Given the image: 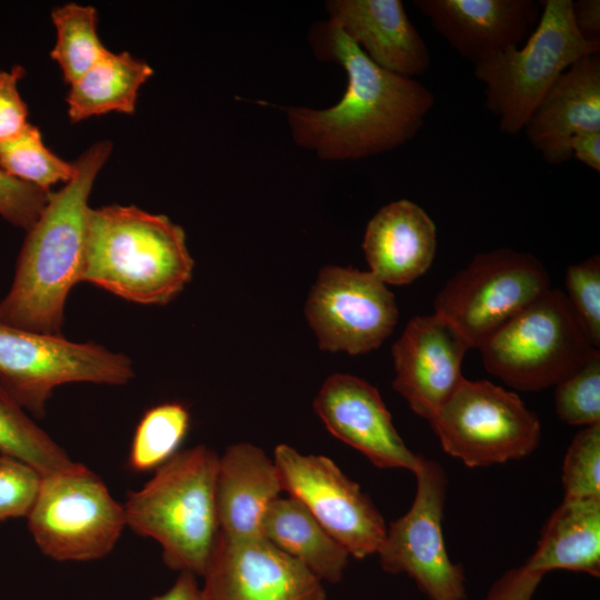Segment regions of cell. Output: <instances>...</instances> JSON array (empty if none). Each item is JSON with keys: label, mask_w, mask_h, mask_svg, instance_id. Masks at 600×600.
<instances>
[{"label": "cell", "mask_w": 600, "mask_h": 600, "mask_svg": "<svg viewBox=\"0 0 600 600\" xmlns=\"http://www.w3.org/2000/svg\"><path fill=\"white\" fill-rule=\"evenodd\" d=\"M261 534L321 581L339 582L350 554L297 499L278 497L268 507Z\"/></svg>", "instance_id": "603a6c76"}, {"label": "cell", "mask_w": 600, "mask_h": 600, "mask_svg": "<svg viewBox=\"0 0 600 600\" xmlns=\"http://www.w3.org/2000/svg\"><path fill=\"white\" fill-rule=\"evenodd\" d=\"M320 349L349 354L377 349L398 320L394 296L370 271L326 266L304 308Z\"/></svg>", "instance_id": "4fadbf2b"}, {"label": "cell", "mask_w": 600, "mask_h": 600, "mask_svg": "<svg viewBox=\"0 0 600 600\" xmlns=\"http://www.w3.org/2000/svg\"><path fill=\"white\" fill-rule=\"evenodd\" d=\"M183 229L134 206L90 208L82 281L131 302L164 304L192 276Z\"/></svg>", "instance_id": "3957f363"}, {"label": "cell", "mask_w": 600, "mask_h": 600, "mask_svg": "<svg viewBox=\"0 0 600 600\" xmlns=\"http://www.w3.org/2000/svg\"><path fill=\"white\" fill-rule=\"evenodd\" d=\"M202 577L206 600H327L322 581L263 536L219 532Z\"/></svg>", "instance_id": "5bb4252c"}, {"label": "cell", "mask_w": 600, "mask_h": 600, "mask_svg": "<svg viewBox=\"0 0 600 600\" xmlns=\"http://www.w3.org/2000/svg\"><path fill=\"white\" fill-rule=\"evenodd\" d=\"M131 360L94 342H73L0 321V382L26 410L43 417L53 390L64 383L123 384Z\"/></svg>", "instance_id": "9c48e42d"}, {"label": "cell", "mask_w": 600, "mask_h": 600, "mask_svg": "<svg viewBox=\"0 0 600 600\" xmlns=\"http://www.w3.org/2000/svg\"><path fill=\"white\" fill-rule=\"evenodd\" d=\"M571 14L579 33L588 41L600 42V1H572Z\"/></svg>", "instance_id": "d590c367"}, {"label": "cell", "mask_w": 600, "mask_h": 600, "mask_svg": "<svg viewBox=\"0 0 600 600\" xmlns=\"http://www.w3.org/2000/svg\"><path fill=\"white\" fill-rule=\"evenodd\" d=\"M362 249L370 272L402 286L422 276L437 250V228L417 203L401 199L382 207L368 222Z\"/></svg>", "instance_id": "ffe728a7"}, {"label": "cell", "mask_w": 600, "mask_h": 600, "mask_svg": "<svg viewBox=\"0 0 600 600\" xmlns=\"http://www.w3.org/2000/svg\"><path fill=\"white\" fill-rule=\"evenodd\" d=\"M572 0L540 1L539 20L524 43L474 66L484 84L486 108L506 134H518L560 76L579 59L598 53L571 14Z\"/></svg>", "instance_id": "5b68a950"}, {"label": "cell", "mask_w": 600, "mask_h": 600, "mask_svg": "<svg viewBox=\"0 0 600 600\" xmlns=\"http://www.w3.org/2000/svg\"><path fill=\"white\" fill-rule=\"evenodd\" d=\"M327 31L330 58L347 72V90L329 109L288 111L297 142L320 157L343 160L382 153L410 141L434 104L432 91L413 78L377 66L334 23Z\"/></svg>", "instance_id": "6da1fadb"}, {"label": "cell", "mask_w": 600, "mask_h": 600, "mask_svg": "<svg viewBox=\"0 0 600 600\" xmlns=\"http://www.w3.org/2000/svg\"><path fill=\"white\" fill-rule=\"evenodd\" d=\"M0 170L43 191L58 182H69L76 163L53 153L43 142L38 127L29 124L17 136L0 142Z\"/></svg>", "instance_id": "83f0119b"}, {"label": "cell", "mask_w": 600, "mask_h": 600, "mask_svg": "<svg viewBox=\"0 0 600 600\" xmlns=\"http://www.w3.org/2000/svg\"><path fill=\"white\" fill-rule=\"evenodd\" d=\"M413 473V502L387 528L377 552L380 564L389 573L408 574L429 600H466L463 568L451 561L442 532L446 471L439 462L421 457Z\"/></svg>", "instance_id": "8fae6325"}, {"label": "cell", "mask_w": 600, "mask_h": 600, "mask_svg": "<svg viewBox=\"0 0 600 600\" xmlns=\"http://www.w3.org/2000/svg\"><path fill=\"white\" fill-rule=\"evenodd\" d=\"M189 424V411L181 403L167 402L147 410L131 441L129 468L136 472L158 469L178 452Z\"/></svg>", "instance_id": "4316f807"}, {"label": "cell", "mask_w": 600, "mask_h": 600, "mask_svg": "<svg viewBox=\"0 0 600 600\" xmlns=\"http://www.w3.org/2000/svg\"><path fill=\"white\" fill-rule=\"evenodd\" d=\"M56 43L50 52L70 86L109 51L98 34L94 7L66 3L51 11Z\"/></svg>", "instance_id": "484cf974"}, {"label": "cell", "mask_w": 600, "mask_h": 600, "mask_svg": "<svg viewBox=\"0 0 600 600\" xmlns=\"http://www.w3.org/2000/svg\"><path fill=\"white\" fill-rule=\"evenodd\" d=\"M0 453L33 468L41 477L77 468L74 462L0 382Z\"/></svg>", "instance_id": "d4e9b609"}, {"label": "cell", "mask_w": 600, "mask_h": 600, "mask_svg": "<svg viewBox=\"0 0 600 600\" xmlns=\"http://www.w3.org/2000/svg\"><path fill=\"white\" fill-rule=\"evenodd\" d=\"M442 449L469 468L522 459L540 443L541 424L513 391L463 379L429 421Z\"/></svg>", "instance_id": "ba28073f"}, {"label": "cell", "mask_w": 600, "mask_h": 600, "mask_svg": "<svg viewBox=\"0 0 600 600\" xmlns=\"http://www.w3.org/2000/svg\"><path fill=\"white\" fill-rule=\"evenodd\" d=\"M282 490L274 463L262 449L240 442L219 457L216 504L220 532L230 538L262 536L261 523Z\"/></svg>", "instance_id": "44dd1931"}, {"label": "cell", "mask_w": 600, "mask_h": 600, "mask_svg": "<svg viewBox=\"0 0 600 600\" xmlns=\"http://www.w3.org/2000/svg\"><path fill=\"white\" fill-rule=\"evenodd\" d=\"M546 574L569 570L600 577V498H563L547 520L536 551L524 563Z\"/></svg>", "instance_id": "7402d4cb"}, {"label": "cell", "mask_w": 600, "mask_h": 600, "mask_svg": "<svg viewBox=\"0 0 600 600\" xmlns=\"http://www.w3.org/2000/svg\"><path fill=\"white\" fill-rule=\"evenodd\" d=\"M550 288V277L532 253L499 248L479 253L434 299V313L469 348H479L512 316Z\"/></svg>", "instance_id": "30bf717a"}, {"label": "cell", "mask_w": 600, "mask_h": 600, "mask_svg": "<svg viewBox=\"0 0 600 600\" xmlns=\"http://www.w3.org/2000/svg\"><path fill=\"white\" fill-rule=\"evenodd\" d=\"M273 460L282 490L300 501L350 556L363 559L378 552L387 532L384 520L331 459L279 444Z\"/></svg>", "instance_id": "7c38bea8"}, {"label": "cell", "mask_w": 600, "mask_h": 600, "mask_svg": "<svg viewBox=\"0 0 600 600\" xmlns=\"http://www.w3.org/2000/svg\"><path fill=\"white\" fill-rule=\"evenodd\" d=\"M50 192L14 179L0 170V216L27 231L42 212Z\"/></svg>", "instance_id": "d6a6232c"}, {"label": "cell", "mask_w": 600, "mask_h": 600, "mask_svg": "<svg viewBox=\"0 0 600 600\" xmlns=\"http://www.w3.org/2000/svg\"><path fill=\"white\" fill-rule=\"evenodd\" d=\"M543 577L526 564L512 568L496 580L483 600H531Z\"/></svg>", "instance_id": "e575fe53"}, {"label": "cell", "mask_w": 600, "mask_h": 600, "mask_svg": "<svg viewBox=\"0 0 600 600\" xmlns=\"http://www.w3.org/2000/svg\"><path fill=\"white\" fill-rule=\"evenodd\" d=\"M328 10L330 22L382 69L408 78L429 69V49L400 0H337Z\"/></svg>", "instance_id": "d6986e66"}, {"label": "cell", "mask_w": 600, "mask_h": 600, "mask_svg": "<svg viewBox=\"0 0 600 600\" xmlns=\"http://www.w3.org/2000/svg\"><path fill=\"white\" fill-rule=\"evenodd\" d=\"M219 456L204 446L178 451L123 504L127 526L158 541L166 566L203 574L220 532L216 480Z\"/></svg>", "instance_id": "277c9868"}, {"label": "cell", "mask_w": 600, "mask_h": 600, "mask_svg": "<svg viewBox=\"0 0 600 600\" xmlns=\"http://www.w3.org/2000/svg\"><path fill=\"white\" fill-rule=\"evenodd\" d=\"M151 600H206L197 576L182 571L174 583L163 593L154 596Z\"/></svg>", "instance_id": "74e56055"}, {"label": "cell", "mask_w": 600, "mask_h": 600, "mask_svg": "<svg viewBox=\"0 0 600 600\" xmlns=\"http://www.w3.org/2000/svg\"><path fill=\"white\" fill-rule=\"evenodd\" d=\"M567 299L592 346H600V257L571 264L566 272Z\"/></svg>", "instance_id": "4dcf8cb0"}, {"label": "cell", "mask_w": 600, "mask_h": 600, "mask_svg": "<svg viewBox=\"0 0 600 600\" xmlns=\"http://www.w3.org/2000/svg\"><path fill=\"white\" fill-rule=\"evenodd\" d=\"M112 143L98 141L76 160V173L27 230L12 284L0 301V321L44 334H61L64 304L82 281L89 197Z\"/></svg>", "instance_id": "7a4b0ae2"}, {"label": "cell", "mask_w": 600, "mask_h": 600, "mask_svg": "<svg viewBox=\"0 0 600 600\" xmlns=\"http://www.w3.org/2000/svg\"><path fill=\"white\" fill-rule=\"evenodd\" d=\"M413 4L474 66L521 46L541 10L533 0H416Z\"/></svg>", "instance_id": "e0dca14e"}, {"label": "cell", "mask_w": 600, "mask_h": 600, "mask_svg": "<svg viewBox=\"0 0 600 600\" xmlns=\"http://www.w3.org/2000/svg\"><path fill=\"white\" fill-rule=\"evenodd\" d=\"M587 131H600L599 52L570 66L544 94L523 128L532 148L553 166L571 158V138Z\"/></svg>", "instance_id": "ac0fdd59"}, {"label": "cell", "mask_w": 600, "mask_h": 600, "mask_svg": "<svg viewBox=\"0 0 600 600\" xmlns=\"http://www.w3.org/2000/svg\"><path fill=\"white\" fill-rule=\"evenodd\" d=\"M41 476L30 466L0 453V521L27 517Z\"/></svg>", "instance_id": "1f68e13d"}, {"label": "cell", "mask_w": 600, "mask_h": 600, "mask_svg": "<svg viewBox=\"0 0 600 600\" xmlns=\"http://www.w3.org/2000/svg\"><path fill=\"white\" fill-rule=\"evenodd\" d=\"M152 68L127 51L111 52L70 84L66 101L71 122L110 112L132 114Z\"/></svg>", "instance_id": "cb8c5ba5"}, {"label": "cell", "mask_w": 600, "mask_h": 600, "mask_svg": "<svg viewBox=\"0 0 600 600\" xmlns=\"http://www.w3.org/2000/svg\"><path fill=\"white\" fill-rule=\"evenodd\" d=\"M487 371L520 391L557 386L597 350L558 289L543 291L479 348Z\"/></svg>", "instance_id": "8992f818"}, {"label": "cell", "mask_w": 600, "mask_h": 600, "mask_svg": "<svg viewBox=\"0 0 600 600\" xmlns=\"http://www.w3.org/2000/svg\"><path fill=\"white\" fill-rule=\"evenodd\" d=\"M571 158L600 172V131L580 132L569 143Z\"/></svg>", "instance_id": "8d00e7d4"}, {"label": "cell", "mask_w": 600, "mask_h": 600, "mask_svg": "<svg viewBox=\"0 0 600 600\" xmlns=\"http://www.w3.org/2000/svg\"><path fill=\"white\" fill-rule=\"evenodd\" d=\"M470 349L461 334L438 314L417 316L392 347L393 389L419 417L430 421L462 380Z\"/></svg>", "instance_id": "9a60e30c"}, {"label": "cell", "mask_w": 600, "mask_h": 600, "mask_svg": "<svg viewBox=\"0 0 600 600\" xmlns=\"http://www.w3.org/2000/svg\"><path fill=\"white\" fill-rule=\"evenodd\" d=\"M29 531L47 557L90 561L109 554L127 526L124 508L83 464L41 477L28 516Z\"/></svg>", "instance_id": "52a82bcc"}, {"label": "cell", "mask_w": 600, "mask_h": 600, "mask_svg": "<svg viewBox=\"0 0 600 600\" xmlns=\"http://www.w3.org/2000/svg\"><path fill=\"white\" fill-rule=\"evenodd\" d=\"M561 482L564 498H600V423L584 427L572 439Z\"/></svg>", "instance_id": "f546056e"}, {"label": "cell", "mask_w": 600, "mask_h": 600, "mask_svg": "<svg viewBox=\"0 0 600 600\" xmlns=\"http://www.w3.org/2000/svg\"><path fill=\"white\" fill-rule=\"evenodd\" d=\"M24 74L22 66L0 70V142L17 136L29 124L28 107L18 89Z\"/></svg>", "instance_id": "836d02e7"}, {"label": "cell", "mask_w": 600, "mask_h": 600, "mask_svg": "<svg viewBox=\"0 0 600 600\" xmlns=\"http://www.w3.org/2000/svg\"><path fill=\"white\" fill-rule=\"evenodd\" d=\"M313 408L332 436L376 467L412 472L419 467L422 456L404 444L378 390L367 381L334 373L323 382Z\"/></svg>", "instance_id": "2e32d148"}, {"label": "cell", "mask_w": 600, "mask_h": 600, "mask_svg": "<svg viewBox=\"0 0 600 600\" xmlns=\"http://www.w3.org/2000/svg\"><path fill=\"white\" fill-rule=\"evenodd\" d=\"M556 412L570 426L600 423V352L597 349L574 373L556 386Z\"/></svg>", "instance_id": "f1b7e54d"}]
</instances>
